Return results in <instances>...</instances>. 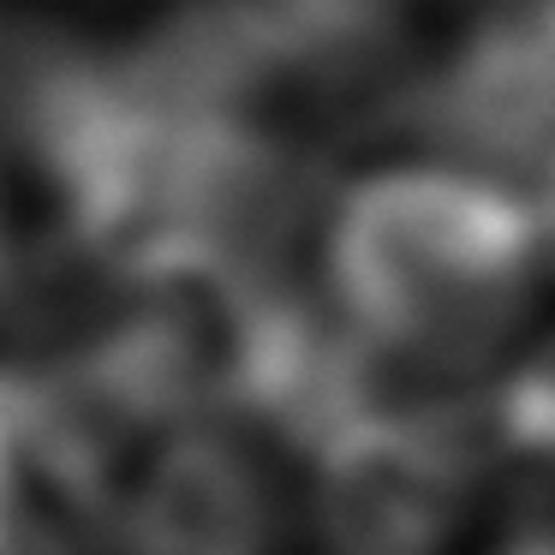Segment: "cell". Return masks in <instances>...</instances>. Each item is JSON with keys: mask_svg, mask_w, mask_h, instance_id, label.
Here are the masks:
<instances>
[{"mask_svg": "<svg viewBox=\"0 0 555 555\" xmlns=\"http://www.w3.org/2000/svg\"><path fill=\"white\" fill-rule=\"evenodd\" d=\"M538 209L466 168H395L364 180L328 228L340 317L418 371H454L502 347L543 263Z\"/></svg>", "mask_w": 555, "mask_h": 555, "instance_id": "1", "label": "cell"}, {"mask_svg": "<svg viewBox=\"0 0 555 555\" xmlns=\"http://www.w3.org/2000/svg\"><path fill=\"white\" fill-rule=\"evenodd\" d=\"M490 442L454 400L383 412L311 460L323 555H448Z\"/></svg>", "mask_w": 555, "mask_h": 555, "instance_id": "2", "label": "cell"}, {"mask_svg": "<svg viewBox=\"0 0 555 555\" xmlns=\"http://www.w3.org/2000/svg\"><path fill=\"white\" fill-rule=\"evenodd\" d=\"M132 448L49 364H0V555L120 543Z\"/></svg>", "mask_w": 555, "mask_h": 555, "instance_id": "3", "label": "cell"}, {"mask_svg": "<svg viewBox=\"0 0 555 555\" xmlns=\"http://www.w3.org/2000/svg\"><path fill=\"white\" fill-rule=\"evenodd\" d=\"M126 555H275L281 490L228 424H197L150 448L120 514Z\"/></svg>", "mask_w": 555, "mask_h": 555, "instance_id": "4", "label": "cell"}, {"mask_svg": "<svg viewBox=\"0 0 555 555\" xmlns=\"http://www.w3.org/2000/svg\"><path fill=\"white\" fill-rule=\"evenodd\" d=\"M538 228H543V245H550V257H555V156H550V168H543V192H538Z\"/></svg>", "mask_w": 555, "mask_h": 555, "instance_id": "5", "label": "cell"}]
</instances>
